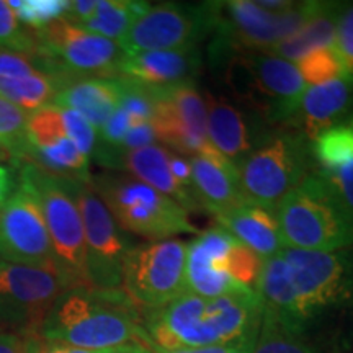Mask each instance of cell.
Instances as JSON below:
<instances>
[{
	"label": "cell",
	"mask_w": 353,
	"mask_h": 353,
	"mask_svg": "<svg viewBox=\"0 0 353 353\" xmlns=\"http://www.w3.org/2000/svg\"><path fill=\"white\" fill-rule=\"evenodd\" d=\"M61 180L82 218L88 285L95 290H117L123 280L126 255L134 245L90 185L70 179Z\"/></svg>",
	"instance_id": "11"
},
{
	"label": "cell",
	"mask_w": 353,
	"mask_h": 353,
	"mask_svg": "<svg viewBox=\"0 0 353 353\" xmlns=\"http://www.w3.org/2000/svg\"><path fill=\"white\" fill-rule=\"evenodd\" d=\"M8 6L17 13L21 23L33 32H38L52 21L63 19L69 2L68 0H19V2H8Z\"/></svg>",
	"instance_id": "34"
},
{
	"label": "cell",
	"mask_w": 353,
	"mask_h": 353,
	"mask_svg": "<svg viewBox=\"0 0 353 353\" xmlns=\"http://www.w3.org/2000/svg\"><path fill=\"white\" fill-rule=\"evenodd\" d=\"M88 185L125 232L151 242L196 232L182 206L130 174L103 172L90 175Z\"/></svg>",
	"instance_id": "6"
},
{
	"label": "cell",
	"mask_w": 353,
	"mask_h": 353,
	"mask_svg": "<svg viewBox=\"0 0 353 353\" xmlns=\"http://www.w3.org/2000/svg\"><path fill=\"white\" fill-rule=\"evenodd\" d=\"M152 95L154 112L149 123L157 143L183 157L196 156L208 148L206 103L195 82L152 88Z\"/></svg>",
	"instance_id": "15"
},
{
	"label": "cell",
	"mask_w": 353,
	"mask_h": 353,
	"mask_svg": "<svg viewBox=\"0 0 353 353\" xmlns=\"http://www.w3.org/2000/svg\"><path fill=\"white\" fill-rule=\"evenodd\" d=\"M213 33L211 2L200 6L156 3L149 6L118 43L125 54L144 51H174L195 48Z\"/></svg>",
	"instance_id": "14"
},
{
	"label": "cell",
	"mask_w": 353,
	"mask_h": 353,
	"mask_svg": "<svg viewBox=\"0 0 353 353\" xmlns=\"http://www.w3.org/2000/svg\"><path fill=\"white\" fill-rule=\"evenodd\" d=\"M353 114V77L342 76L307 87L294 117L285 126L301 132L312 143L321 132Z\"/></svg>",
	"instance_id": "20"
},
{
	"label": "cell",
	"mask_w": 353,
	"mask_h": 353,
	"mask_svg": "<svg viewBox=\"0 0 353 353\" xmlns=\"http://www.w3.org/2000/svg\"><path fill=\"white\" fill-rule=\"evenodd\" d=\"M0 50L33 59L38 52L37 34L25 26L8 2L0 0Z\"/></svg>",
	"instance_id": "31"
},
{
	"label": "cell",
	"mask_w": 353,
	"mask_h": 353,
	"mask_svg": "<svg viewBox=\"0 0 353 353\" xmlns=\"http://www.w3.org/2000/svg\"><path fill=\"white\" fill-rule=\"evenodd\" d=\"M224 57L228 85L247 110L270 126H285L294 117L307 90L296 64L268 52L237 51Z\"/></svg>",
	"instance_id": "5"
},
{
	"label": "cell",
	"mask_w": 353,
	"mask_h": 353,
	"mask_svg": "<svg viewBox=\"0 0 353 353\" xmlns=\"http://www.w3.org/2000/svg\"><path fill=\"white\" fill-rule=\"evenodd\" d=\"M61 114H63L65 131H68L69 138L74 141V144L77 145L79 151H81L87 159L94 156L97 143H99V132L94 126L88 123L81 113L74 112V110L68 108H59Z\"/></svg>",
	"instance_id": "35"
},
{
	"label": "cell",
	"mask_w": 353,
	"mask_h": 353,
	"mask_svg": "<svg viewBox=\"0 0 353 353\" xmlns=\"http://www.w3.org/2000/svg\"><path fill=\"white\" fill-rule=\"evenodd\" d=\"M352 290L353 265L345 252L291 247L263 260L255 288L265 311L299 334L309 321L345 301Z\"/></svg>",
	"instance_id": "1"
},
{
	"label": "cell",
	"mask_w": 353,
	"mask_h": 353,
	"mask_svg": "<svg viewBox=\"0 0 353 353\" xmlns=\"http://www.w3.org/2000/svg\"><path fill=\"white\" fill-rule=\"evenodd\" d=\"M120 79H81L70 82L56 95L52 107L68 108L81 113L99 132L112 114L120 108Z\"/></svg>",
	"instance_id": "25"
},
{
	"label": "cell",
	"mask_w": 353,
	"mask_h": 353,
	"mask_svg": "<svg viewBox=\"0 0 353 353\" xmlns=\"http://www.w3.org/2000/svg\"><path fill=\"white\" fill-rule=\"evenodd\" d=\"M26 339L13 332H0V353H25Z\"/></svg>",
	"instance_id": "42"
},
{
	"label": "cell",
	"mask_w": 353,
	"mask_h": 353,
	"mask_svg": "<svg viewBox=\"0 0 353 353\" xmlns=\"http://www.w3.org/2000/svg\"><path fill=\"white\" fill-rule=\"evenodd\" d=\"M188 244L176 239L134 245L123 265V293L136 306L159 309L187 293Z\"/></svg>",
	"instance_id": "13"
},
{
	"label": "cell",
	"mask_w": 353,
	"mask_h": 353,
	"mask_svg": "<svg viewBox=\"0 0 353 353\" xmlns=\"http://www.w3.org/2000/svg\"><path fill=\"white\" fill-rule=\"evenodd\" d=\"M13 193V179L12 172L7 167L0 165V208L6 205V201Z\"/></svg>",
	"instance_id": "43"
},
{
	"label": "cell",
	"mask_w": 353,
	"mask_h": 353,
	"mask_svg": "<svg viewBox=\"0 0 353 353\" xmlns=\"http://www.w3.org/2000/svg\"><path fill=\"white\" fill-rule=\"evenodd\" d=\"M311 143L290 126L273 128L239 167L242 196L250 205L275 210L281 198L311 172Z\"/></svg>",
	"instance_id": "7"
},
{
	"label": "cell",
	"mask_w": 353,
	"mask_h": 353,
	"mask_svg": "<svg viewBox=\"0 0 353 353\" xmlns=\"http://www.w3.org/2000/svg\"><path fill=\"white\" fill-rule=\"evenodd\" d=\"M214 218L219 228L249 247L262 260L272 257L285 247L275 210L244 203L236 208L221 211Z\"/></svg>",
	"instance_id": "24"
},
{
	"label": "cell",
	"mask_w": 353,
	"mask_h": 353,
	"mask_svg": "<svg viewBox=\"0 0 353 353\" xmlns=\"http://www.w3.org/2000/svg\"><path fill=\"white\" fill-rule=\"evenodd\" d=\"M68 87L63 79L43 70L21 77H0V97L26 113L51 107L56 95Z\"/></svg>",
	"instance_id": "27"
},
{
	"label": "cell",
	"mask_w": 353,
	"mask_h": 353,
	"mask_svg": "<svg viewBox=\"0 0 353 353\" xmlns=\"http://www.w3.org/2000/svg\"><path fill=\"white\" fill-rule=\"evenodd\" d=\"M285 247L339 252L353 245V214L317 170H311L275 208Z\"/></svg>",
	"instance_id": "4"
},
{
	"label": "cell",
	"mask_w": 353,
	"mask_h": 353,
	"mask_svg": "<svg viewBox=\"0 0 353 353\" xmlns=\"http://www.w3.org/2000/svg\"><path fill=\"white\" fill-rule=\"evenodd\" d=\"M236 239L223 228L201 232L188 244L185 262L187 293L203 298L255 293L234 280L231 252Z\"/></svg>",
	"instance_id": "17"
},
{
	"label": "cell",
	"mask_w": 353,
	"mask_h": 353,
	"mask_svg": "<svg viewBox=\"0 0 353 353\" xmlns=\"http://www.w3.org/2000/svg\"><path fill=\"white\" fill-rule=\"evenodd\" d=\"M263 304L257 293L203 298L185 293L145 316L144 332L152 348L193 350L239 341L260 325Z\"/></svg>",
	"instance_id": "2"
},
{
	"label": "cell",
	"mask_w": 353,
	"mask_h": 353,
	"mask_svg": "<svg viewBox=\"0 0 353 353\" xmlns=\"http://www.w3.org/2000/svg\"><path fill=\"white\" fill-rule=\"evenodd\" d=\"M319 2H294L283 12L265 10L252 0L211 2L214 46L219 56L229 52H267L293 37L316 12Z\"/></svg>",
	"instance_id": "9"
},
{
	"label": "cell",
	"mask_w": 353,
	"mask_h": 353,
	"mask_svg": "<svg viewBox=\"0 0 353 353\" xmlns=\"http://www.w3.org/2000/svg\"><path fill=\"white\" fill-rule=\"evenodd\" d=\"M296 65L307 87L321 85V83L345 76L342 61L334 46H324L307 52L301 61H298Z\"/></svg>",
	"instance_id": "33"
},
{
	"label": "cell",
	"mask_w": 353,
	"mask_h": 353,
	"mask_svg": "<svg viewBox=\"0 0 353 353\" xmlns=\"http://www.w3.org/2000/svg\"><path fill=\"white\" fill-rule=\"evenodd\" d=\"M332 46L341 57L345 76L353 77V3L343 6Z\"/></svg>",
	"instance_id": "36"
},
{
	"label": "cell",
	"mask_w": 353,
	"mask_h": 353,
	"mask_svg": "<svg viewBox=\"0 0 353 353\" xmlns=\"http://www.w3.org/2000/svg\"><path fill=\"white\" fill-rule=\"evenodd\" d=\"M97 7H99V0H74V2H69L63 19L72 25L83 26L94 19Z\"/></svg>",
	"instance_id": "39"
},
{
	"label": "cell",
	"mask_w": 353,
	"mask_h": 353,
	"mask_svg": "<svg viewBox=\"0 0 353 353\" xmlns=\"http://www.w3.org/2000/svg\"><path fill=\"white\" fill-rule=\"evenodd\" d=\"M319 174L330 185L342 205L353 214V161L337 170L327 172V174L319 172Z\"/></svg>",
	"instance_id": "37"
},
{
	"label": "cell",
	"mask_w": 353,
	"mask_h": 353,
	"mask_svg": "<svg viewBox=\"0 0 353 353\" xmlns=\"http://www.w3.org/2000/svg\"><path fill=\"white\" fill-rule=\"evenodd\" d=\"M20 179L30 185L41 206L57 272L64 278L65 285L69 290L81 286L90 288L85 268L82 218L76 201L64 188L63 180L32 162L23 165Z\"/></svg>",
	"instance_id": "10"
},
{
	"label": "cell",
	"mask_w": 353,
	"mask_h": 353,
	"mask_svg": "<svg viewBox=\"0 0 353 353\" xmlns=\"http://www.w3.org/2000/svg\"><path fill=\"white\" fill-rule=\"evenodd\" d=\"M69 286L56 267L0 262V324L21 337H38Z\"/></svg>",
	"instance_id": "12"
},
{
	"label": "cell",
	"mask_w": 353,
	"mask_h": 353,
	"mask_svg": "<svg viewBox=\"0 0 353 353\" xmlns=\"http://www.w3.org/2000/svg\"><path fill=\"white\" fill-rule=\"evenodd\" d=\"M192 179L203 208L211 214L228 211L247 203L239 185V170L224 159L213 145L188 157Z\"/></svg>",
	"instance_id": "22"
},
{
	"label": "cell",
	"mask_w": 353,
	"mask_h": 353,
	"mask_svg": "<svg viewBox=\"0 0 353 353\" xmlns=\"http://www.w3.org/2000/svg\"><path fill=\"white\" fill-rule=\"evenodd\" d=\"M38 52L33 63L68 83L81 79H114L125 57L118 43L59 19L34 32Z\"/></svg>",
	"instance_id": "8"
},
{
	"label": "cell",
	"mask_w": 353,
	"mask_h": 353,
	"mask_svg": "<svg viewBox=\"0 0 353 353\" xmlns=\"http://www.w3.org/2000/svg\"><path fill=\"white\" fill-rule=\"evenodd\" d=\"M149 6L138 0H99L95 17L81 28L120 43Z\"/></svg>",
	"instance_id": "28"
},
{
	"label": "cell",
	"mask_w": 353,
	"mask_h": 353,
	"mask_svg": "<svg viewBox=\"0 0 353 353\" xmlns=\"http://www.w3.org/2000/svg\"><path fill=\"white\" fill-rule=\"evenodd\" d=\"M254 353H314L303 334L285 327L275 316L263 309Z\"/></svg>",
	"instance_id": "30"
},
{
	"label": "cell",
	"mask_w": 353,
	"mask_h": 353,
	"mask_svg": "<svg viewBox=\"0 0 353 353\" xmlns=\"http://www.w3.org/2000/svg\"><path fill=\"white\" fill-rule=\"evenodd\" d=\"M30 113L0 97V148L19 156H28L26 123Z\"/></svg>",
	"instance_id": "32"
},
{
	"label": "cell",
	"mask_w": 353,
	"mask_h": 353,
	"mask_svg": "<svg viewBox=\"0 0 353 353\" xmlns=\"http://www.w3.org/2000/svg\"><path fill=\"white\" fill-rule=\"evenodd\" d=\"M0 262L56 267L41 206L23 179L0 208Z\"/></svg>",
	"instance_id": "16"
},
{
	"label": "cell",
	"mask_w": 353,
	"mask_h": 353,
	"mask_svg": "<svg viewBox=\"0 0 353 353\" xmlns=\"http://www.w3.org/2000/svg\"><path fill=\"white\" fill-rule=\"evenodd\" d=\"M312 162L316 170H337L353 161V114L339 125L321 132L311 143Z\"/></svg>",
	"instance_id": "29"
},
{
	"label": "cell",
	"mask_w": 353,
	"mask_h": 353,
	"mask_svg": "<svg viewBox=\"0 0 353 353\" xmlns=\"http://www.w3.org/2000/svg\"><path fill=\"white\" fill-rule=\"evenodd\" d=\"M113 353H152V350L141 345V343H130V345H123L120 348H117Z\"/></svg>",
	"instance_id": "44"
},
{
	"label": "cell",
	"mask_w": 353,
	"mask_h": 353,
	"mask_svg": "<svg viewBox=\"0 0 353 353\" xmlns=\"http://www.w3.org/2000/svg\"><path fill=\"white\" fill-rule=\"evenodd\" d=\"M201 68L200 48L174 51H144L125 54L118 77L152 88H167L193 82Z\"/></svg>",
	"instance_id": "21"
},
{
	"label": "cell",
	"mask_w": 353,
	"mask_h": 353,
	"mask_svg": "<svg viewBox=\"0 0 353 353\" xmlns=\"http://www.w3.org/2000/svg\"><path fill=\"white\" fill-rule=\"evenodd\" d=\"M39 70L30 57L0 50V77H21Z\"/></svg>",
	"instance_id": "38"
},
{
	"label": "cell",
	"mask_w": 353,
	"mask_h": 353,
	"mask_svg": "<svg viewBox=\"0 0 353 353\" xmlns=\"http://www.w3.org/2000/svg\"><path fill=\"white\" fill-rule=\"evenodd\" d=\"M205 103L210 144L236 169L276 128L265 123L250 110H242L239 105L224 99L206 94Z\"/></svg>",
	"instance_id": "19"
},
{
	"label": "cell",
	"mask_w": 353,
	"mask_h": 353,
	"mask_svg": "<svg viewBox=\"0 0 353 353\" xmlns=\"http://www.w3.org/2000/svg\"><path fill=\"white\" fill-rule=\"evenodd\" d=\"M120 348V347H118ZM117 348H110V350H87V348H74L69 347V353H113Z\"/></svg>",
	"instance_id": "45"
},
{
	"label": "cell",
	"mask_w": 353,
	"mask_h": 353,
	"mask_svg": "<svg viewBox=\"0 0 353 353\" xmlns=\"http://www.w3.org/2000/svg\"><path fill=\"white\" fill-rule=\"evenodd\" d=\"M26 138L32 164L61 179L90 182L88 159L69 138L59 108L51 105L30 113Z\"/></svg>",
	"instance_id": "18"
},
{
	"label": "cell",
	"mask_w": 353,
	"mask_h": 353,
	"mask_svg": "<svg viewBox=\"0 0 353 353\" xmlns=\"http://www.w3.org/2000/svg\"><path fill=\"white\" fill-rule=\"evenodd\" d=\"M169 156L170 151L162 144L145 145V148L118 156L112 169L126 170L134 179L170 198L176 205L182 206L187 213L205 211L200 198L195 193L187 192L182 185L176 183L169 167Z\"/></svg>",
	"instance_id": "23"
},
{
	"label": "cell",
	"mask_w": 353,
	"mask_h": 353,
	"mask_svg": "<svg viewBox=\"0 0 353 353\" xmlns=\"http://www.w3.org/2000/svg\"><path fill=\"white\" fill-rule=\"evenodd\" d=\"M343 6L345 3L341 2H319L311 19L293 37L278 43L267 52L296 64L307 52L332 46Z\"/></svg>",
	"instance_id": "26"
},
{
	"label": "cell",
	"mask_w": 353,
	"mask_h": 353,
	"mask_svg": "<svg viewBox=\"0 0 353 353\" xmlns=\"http://www.w3.org/2000/svg\"><path fill=\"white\" fill-rule=\"evenodd\" d=\"M169 167H170L172 175H174V179L176 180V183L182 185L187 192L195 193L196 195L195 185H193V179H192V165H190V159L170 151Z\"/></svg>",
	"instance_id": "40"
},
{
	"label": "cell",
	"mask_w": 353,
	"mask_h": 353,
	"mask_svg": "<svg viewBox=\"0 0 353 353\" xmlns=\"http://www.w3.org/2000/svg\"><path fill=\"white\" fill-rule=\"evenodd\" d=\"M25 353H69V347L59 342L44 341L41 337L26 339Z\"/></svg>",
	"instance_id": "41"
},
{
	"label": "cell",
	"mask_w": 353,
	"mask_h": 353,
	"mask_svg": "<svg viewBox=\"0 0 353 353\" xmlns=\"http://www.w3.org/2000/svg\"><path fill=\"white\" fill-rule=\"evenodd\" d=\"M152 353H154V352H152Z\"/></svg>",
	"instance_id": "46"
},
{
	"label": "cell",
	"mask_w": 353,
	"mask_h": 353,
	"mask_svg": "<svg viewBox=\"0 0 353 353\" xmlns=\"http://www.w3.org/2000/svg\"><path fill=\"white\" fill-rule=\"evenodd\" d=\"M39 337L68 347L110 350L145 337L134 304L118 290L72 288L57 299Z\"/></svg>",
	"instance_id": "3"
}]
</instances>
